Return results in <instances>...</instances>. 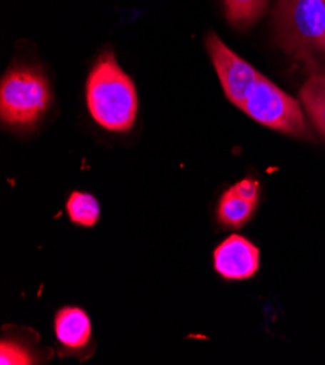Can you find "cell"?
<instances>
[{
    "label": "cell",
    "mask_w": 325,
    "mask_h": 365,
    "mask_svg": "<svg viewBox=\"0 0 325 365\" xmlns=\"http://www.w3.org/2000/svg\"><path fill=\"white\" fill-rule=\"evenodd\" d=\"M276 41L312 75H325V0H279Z\"/></svg>",
    "instance_id": "6da1fadb"
},
{
    "label": "cell",
    "mask_w": 325,
    "mask_h": 365,
    "mask_svg": "<svg viewBox=\"0 0 325 365\" xmlns=\"http://www.w3.org/2000/svg\"><path fill=\"white\" fill-rule=\"evenodd\" d=\"M86 103L92 118L108 131H129L137 115V92L113 53H104L86 82Z\"/></svg>",
    "instance_id": "7a4b0ae2"
},
{
    "label": "cell",
    "mask_w": 325,
    "mask_h": 365,
    "mask_svg": "<svg viewBox=\"0 0 325 365\" xmlns=\"http://www.w3.org/2000/svg\"><path fill=\"white\" fill-rule=\"evenodd\" d=\"M51 91L39 70L18 67L9 70L0 85V115L14 128H29L47 113Z\"/></svg>",
    "instance_id": "3957f363"
},
{
    "label": "cell",
    "mask_w": 325,
    "mask_h": 365,
    "mask_svg": "<svg viewBox=\"0 0 325 365\" xmlns=\"http://www.w3.org/2000/svg\"><path fill=\"white\" fill-rule=\"evenodd\" d=\"M241 109L248 117L271 130L299 138H312L299 102L263 75L251 88Z\"/></svg>",
    "instance_id": "277c9868"
},
{
    "label": "cell",
    "mask_w": 325,
    "mask_h": 365,
    "mask_svg": "<svg viewBox=\"0 0 325 365\" xmlns=\"http://www.w3.org/2000/svg\"><path fill=\"white\" fill-rule=\"evenodd\" d=\"M206 48L226 98L241 109L261 73L235 54L216 34L206 36Z\"/></svg>",
    "instance_id": "5b68a950"
},
{
    "label": "cell",
    "mask_w": 325,
    "mask_h": 365,
    "mask_svg": "<svg viewBox=\"0 0 325 365\" xmlns=\"http://www.w3.org/2000/svg\"><path fill=\"white\" fill-rule=\"evenodd\" d=\"M214 269L226 279H248L260 267V252L248 239L232 235L224 240L213 255Z\"/></svg>",
    "instance_id": "8992f818"
},
{
    "label": "cell",
    "mask_w": 325,
    "mask_h": 365,
    "mask_svg": "<svg viewBox=\"0 0 325 365\" xmlns=\"http://www.w3.org/2000/svg\"><path fill=\"white\" fill-rule=\"evenodd\" d=\"M54 332L63 346L79 349L89 344L92 326L88 314L82 309L63 307L54 317Z\"/></svg>",
    "instance_id": "52a82bcc"
},
{
    "label": "cell",
    "mask_w": 325,
    "mask_h": 365,
    "mask_svg": "<svg viewBox=\"0 0 325 365\" xmlns=\"http://www.w3.org/2000/svg\"><path fill=\"white\" fill-rule=\"evenodd\" d=\"M301 102L311 123L325 138V75H311L301 89Z\"/></svg>",
    "instance_id": "ba28073f"
},
{
    "label": "cell",
    "mask_w": 325,
    "mask_h": 365,
    "mask_svg": "<svg viewBox=\"0 0 325 365\" xmlns=\"http://www.w3.org/2000/svg\"><path fill=\"white\" fill-rule=\"evenodd\" d=\"M256 204L241 198L234 188H229L218 205V218L225 227H242L256 211Z\"/></svg>",
    "instance_id": "9c48e42d"
},
{
    "label": "cell",
    "mask_w": 325,
    "mask_h": 365,
    "mask_svg": "<svg viewBox=\"0 0 325 365\" xmlns=\"http://www.w3.org/2000/svg\"><path fill=\"white\" fill-rule=\"evenodd\" d=\"M228 21L238 29L254 25L264 14L269 0H222Z\"/></svg>",
    "instance_id": "30bf717a"
},
{
    "label": "cell",
    "mask_w": 325,
    "mask_h": 365,
    "mask_svg": "<svg viewBox=\"0 0 325 365\" xmlns=\"http://www.w3.org/2000/svg\"><path fill=\"white\" fill-rule=\"evenodd\" d=\"M66 210L70 220L78 226L92 227L98 223L99 205L96 198L91 194L79 191L71 192L66 202Z\"/></svg>",
    "instance_id": "8fae6325"
},
{
    "label": "cell",
    "mask_w": 325,
    "mask_h": 365,
    "mask_svg": "<svg viewBox=\"0 0 325 365\" xmlns=\"http://www.w3.org/2000/svg\"><path fill=\"white\" fill-rule=\"evenodd\" d=\"M0 364L2 365H29V364H35V358L21 344L4 339L2 344H0Z\"/></svg>",
    "instance_id": "7c38bea8"
},
{
    "label": "cell",
    "mask_w": 325,
    "mask_h": 365,
    "mask_svg": "<svg viewBox=\"0 0 325 365\" xmlns=\"http://www.w3.org/2000/svg\"><path fill=\"white\" fill-rule=\"evenodd\" d=\"M232 188L241 198L257 205L259 198H260V185H259L257 180L246 178V179L239 180L238 184L234 185Z\"/></svg>",
    "instance_id": "4fadbf2b"
}]
</instances>
